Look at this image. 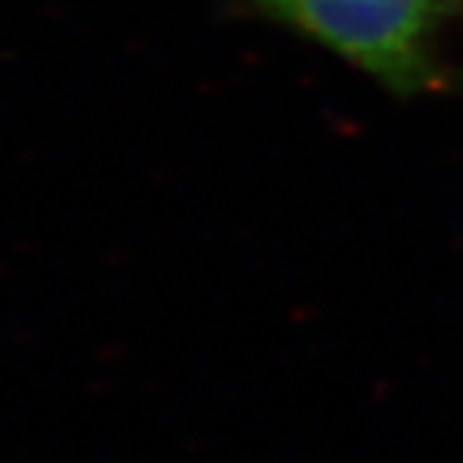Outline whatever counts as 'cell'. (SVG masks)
<instances>
[{
    "instance_id": "6da1fadb",
    "label": "cell",
    "mask_w": 463,
    "mask_h": 463,
    "mask_svg": "<svg viewBox=\"0 0 463 463\" xmlns=\"http://www.w3.org/2000/svg\"><path fill=\"white\" fill-rule=\"evenodd\" d=\"M393 95L444 84L439 37L452 0H249Z\"/></svg>"
}]
</instances>
